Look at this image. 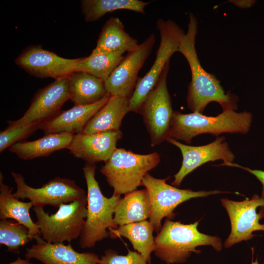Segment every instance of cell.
I'll use <instances>...</instances> for the list:
<instances>
[{"label":"cell","instance_id":"cell-1","mask_svg":"<svg viewBox=\"0 0 264 264\" xmlns=\"http://www.w3.org/2000/svg\"><path fill=\"white\" fill-rule=\"evenodd\" d=\"M198 22L196 17L189 14L188 31L182 37L177 51L186 59L191 72V81L188 86L187 103L193 112L202 114L211 102L220 104L223 110L237 109L238 97L226 93L216 76L202 67L196 49Z\"/></svg>","mask_w":264,"mask_h":264},{"label":"cell","instance_id":"cell-2","mask_svg":"<svg viewBox=\"0 0 264 264\" xmlns=\"http://www.w3.org/2000/svg\"><path fill=\"white\" fill-rule=\"evenodd\" d=\"M198 221L183 224L166 219L154 238V255L167 264L185 263L192 253L199 254L196 248L210 245L217 251L222 248L220 238L206 235L198 229Z\"/></svg>","mask_w":264,"mask_h":264},{"label":"cell","instance_id":"cell-3","mask_svg":"<svg viewBox=\"0 0 264 264\" xmlns=\"http://www.w3.org/2000/svg\"><path fill=\"white\" fill-rule=\"evenodd\" d=\"M252 115L247 111L223 110L216 116L192 112L183 114L174 111L169 137L190 144L194 137L202 133L218 136L222 133L246 134L251 127Z\"/></svg>","mask_w":264,"mask_h":264},{"label":"cell","instance_id":"cell-4","mask_svg":"<svg viewBox=\"0 0 264 264\" xmlns=\"http://www.w3.org/2000/svg\"><path fill=\"white\" fill-rule=\"evenodd\" d=\"M96 166L86 163L83 168L87 187V215L80 236L82 248H91L109 236V229L118 226L113 220L115 206L120 196L107 198L102 194L95 177Z\"/></svg>","mask_w":264,"mask_h":264},{"label":"cell","instance_id":"cell-5","mask_svg":"<svg viewBox=\"0 0 264 264\" xmlns=\"http://www.w3.org/2000/svg\"><path fill=\"white\" fill-rule=\"evenodd\" d=\"M159 162L160 155L156 152L141 154L116 148L102 166L100 172L113 188L112 196H120L142 186L145 175Z\"/></svg>","mask_w":264,"mask_h":264},{"label":"cell","instance_id":"cell-6","mask_svg":"<svg viewBox=\"0 0 264 264\" xmlns=\"http://www.w3.org/2000/svg\"><path fill=\"white\" fill-rule=\"evenodd\" d=\"M87 197L61 204L56 213L49 214L44 207L33 206L35 222L42 238L47 242H71L80 237L87 215Z\"/></svg>","mask_w":264,"mask_h":264},{"label":"cell","instance_id":"cell-7","mask_svg":"<svg viewBox=\"0 0 264 264\" xmlns=\"http://www.w3.org/2000/svg\"><path fill=\"white\" fill-rule=\"evenodd\" d=\"M156 26L160 36V42L155 59L150 70L139 78L130 98V111L139 112L140 108L148 94L155 86L170 58L177 52L184 31L174 21L158 19Z\"/></svg>","mask_w":264,"mask_h":264},{"label":"cell","instance_id":"cell-8","mask_svg":"<svg viewBox=\"0 0 264 264\" xmlns=\"http://www.w3.org/2000/svg\"><path fill=\"white\" fill-rule=\"evenodd\" d=\"M168 179L157 178L148 173L142 179V186L148 193L151 203L149 221L156 233L162 227L163 219H173L176 215L174 210L181 203L193 198L226 193L218 190L194 191L181 189L167 184L166 181Z\"/></svg>","mask_w":264,"mask_h":264},{"label":"cell","instance_id":"cell-9","mask_svg":"<svg viewBox=\"0 0 264 264\" xmlns=\"http://www.w3.org/2000/svg\"><path fill=\"white\" fill-rule=\"evenodd\" d=\"M169 67L170 62L139 110L150 135L152 147L160 144L169 137L174 111L167 85Z\"/></svg>","mask_w":264,"mask_h":264},{"label":"cell","instance_id":"cell-10","mask_svg":"<svg viewBox=\"0 0 264 264\" xmlns=\"http://www.w3.org/2000/svg\"><path fill=\"white\" fill-rule=\"evenodd\" d=\"M11 175L17 187L13 196L18 199H29L33 207L49 205L58 208L61 204L87 196L85 191L69 178L56 177L40 188H34L26 183L22 175L12 172Z\"/></svg>","mask_w":264,"mask_h":264},{"label":"cell","instance_id":"cell-11","mask_svg":"<svg viewBox=\"0 0 264 264\" xmlns=\"http://www.w3.org/2000/svg\"><path fill=\"white\" fill-rule=\"evenodd\" d=\"M220 200L228 213L231 223V232L224 242L225 247L228 248L242 241L251 239L254 231H264V224H261L259 221L264 217V210L259 213L257 212L258 207H264V199L254 195L251 199L241 201L228 198H221Z\"/></svg>","mask_w":264,"mask_h":264},{"label":"cell","instance_id":"cell-12","mask_svg":"<svg viewBox=\"0 0 264 264\" xmlns=\"http://www.w3.org/2000/svg\"><path fill=\"white\" fill-rule=\"evenodd\" d=\"M81 58H65L44 49L41 45H31L25 48L14 62L32 76L55 80L67 77L75 71Z\"/></svg>","mask_w":264,"mask_h":264},{"label":"cell","instance_id":"cell-13","mask_svg":"<svg viewBox=\"0 0 264 264\" xmlns=\"http://www.w3.org/2000/svg\"><path fill=\"white\" fill-rule=\"evenodd\" d=\"M155 42L151 34L133 50L128 52L105 82L106 91L111 96L130 98L137 82L138 73L151 54Z\"/></svg>","mask_w":264,"mask_h":264},{"label":"cell","instance_id":"cell-14","mask_svg":"<svg viewBox=\"0 0 264 264\" xmlns=\"http://www.w3.org/2000/svg\"><path fill=\"white\" fill-rule=\"evenodd\" d=\"M69 99L68 78L55 80L34 95L30 105L23 116L16 120H8V125H25L42 123L57 114Z\"/></svg>","mask_w":264,"mask_h":264},{"label":"cell","instance_id":"cell-15","mask_svg":"<svg viewBox=\"0 0 264 264\" xmlns=\"http://www.w3.org/2000/svg\"><path fill=\"white\" fill-rule=\"evenodd\" d=\"M166 140L180 149L183 157L181 166L174 175V180L172 182L174 186H179L186 176L205 163L221 160L223 161L221 165H226L233 163L235 160V155L223 136L217 137L208 144L199 146L183 144L170 137Z\"/></svg>","mask_w":264,"mask_h":264},{"label":"cell","instance_id":"cell-16","mask_svg":"<svg viewBox=\"0 0 264 264\" xmlns=\"http://www.w3.org/2000/svg\"><path fill=\"white\" fill-rule=\"evenodd\" d=\"M122 136L120 130L91 134L81 132L74 135L67 149L75 157L88 163L105 162L116 149L117 143Z\"/></svg>","mask_w":264,"mask_h":264},{"label":"cell","instance_id":"cell-17","mask_svg":"<svg viewBox=\"0 0 264 264\" xmlns=\"http://www.w3.org/2000/svg\"><path fill=\"white\" fill-rule=\"evenodd\" d=\"M24 257L43 264H97L100 259L92 252H78L70 244L49 243L43 239L26 248Z\"/></svg>","mask_w":264,"mask_h":264},{"label":"cell","instance_id":"cell-18","mask_svg":"<svg viewBox=\"0 0 264 264\" xmlns=\"http://www.w3.org/2000/svg\"><path fill=\"white\" fill-rule=\"evenodd\" d=\"M110 96L108 93L102 99L93 104L74 105L69 110L60 111L53 117L42 122L40 129L43 131L44 134L81 133L88 121L108 102Z\"/></svg>","mask_w":264,"mask_h":264},{"label":"cell","instance_id":"cell-19","mask_svg":"<svg viewBox=\"0 0 264 264\" xmlns=\"http://www.w3.org/2000/svg\"><path fill=\"white\" fill-rule=\"evenodd\" d=\"M3 175L0 174V219H12L24 225L29 230L31 240L36 242L41 241L40 229L33 221L30 214V209L33 207L32 203L22 202L15 198L10 187L3 182Z\"/></svg>","mask_w":264,"mask_h":264},{"label":"cell","instance_id":"cell-20","mask_svg":"<svg viewBox=\"0 0 264 264\" xmlns=\"http://www.w3.org/2000/svg\"><path fill=\"white\" fill-rule=\"evenodd\" d=\"M129 103V98L111 95L88 121L82 132L91 134L119 130L123 118L130 111Z\"/></svg>","mask_w":264,"mask_h":264},{"label":"cell","instance_id":"cell-21","mask_svg":"<svg viewBox=\"0 0 264 264\" xmlns=\"http://www.w3.org/2000/svg\"><path fill=\"white\" fill-rule=\"evenodd\" d=\"M74 135L67 132L44 134L32 141L17 142L10 146L8 150L23 160L45 157L58 150L67 149Z\"/></svg>","mask_w":264,"mask_h":264},{"label":"cell","instance_id":"cell-22","mask_svg":"<svg viewBox=\"0 0 264 264\" xmlns=\"http://www.w3.org/2000/svg\"><path fill=\"white\" fill-rule=\"evenodd\" d=\"M138 45L137 40L126 32L121 20L112 17L103 26L92 51L106 53L129 52Z\"/></svg>","mask_w":264,"mask_h":264},{"label":"cell","instance_id":"cell-23","mask_svg":"<svg viewBox=\"0 0 264 264\" xmlns=\"http://www.w3.org/2000/svg\"><path fill=\"white\" fill-rule=\"evenodd\" d=\"M118 200L113 220L118 226L147 220L151 213V203L146 189L135 190Z\"/></svg>","mask_w":264,"mask_h":264},{"label":"cell","instance_id":"cell-24","mask_svg":"<svg viewBox=\"0 0 264 264\" xmlns=\"http://www.w3.org/2000/svg\"><path fill=\"white\" fill-rule=\"evenodd\" d=\"M68 78L69 100L74 105L93 104L108 93L105 82L87 72L74 71Z\"/></svg>","mask_w":264,"mask_h":264},{"label":"cell","instance_id":"cell-25","mask_svg":"<svg viewBox=\"0 0 264 264\" xmlns=\"http://www.w3.org/2000/svg\"><path fill=\"white\" fill-rule=\"evenodd\" d=\"M154 231L149 220H145L118 226L116 229L110 228L109 233L111 239L120 237L127 239L135 251L146 259L148 264H151V255L154 249Z\"/></svg>","mask_w":264,"mask_h":264},{"label":"cell","instance_id":"cell-26","mask_svg":"<svg viewBox=\"0 0 264 264\" xmlns=\"http://www.w3.org/2000/svg\"><path fill=\"white\" fill-rule=\"evenodd\" d=\"M80 3L85 21L93 22L108 13L119 10H128L144 14L145 8L150 1L139 0H83Z\"/></svg>","mask_w":264,"mask_h":264},{"label":"cell","instance_id":"cell-27","mask_svg":"<svg viewBox=\"0 0 264 264\" xmlns=\"http://www.w3.org/2000/svg\"><path fill=\"white\" fill-rule=\"evenodd\" d=\"M123 53H98L92 51L88 56L81 58L75 71L87 72L105 82L124 58Z\"/></svg>","mask_w":264,"mask_h":264},{"label":"cell","instance_id":"cell-28","mask_svg":"<svg viewBox=\"0 0 264 264\" xmlns=\"http://www.w3.org/2000/svg\"><path fill=\"white\" fill-rule=\"evenodd\" d=\"M31 240L29 230L24 225L8 219L0 221V244L7 247V251L19 254L21 246Z\"/></svg>","mask_w":264,"mask_h":264},{"label":"cell","instance_id":"cell-29","mask_svg":"<svg viewBox=\"0 0 264 264\" xmlns=\"http://www.w3.org/2000/svg\"><path fill=\"white\" fill-rule=\"evenodd\" d=\"M41 124L37 122L25 125H8L0 132V152H3L13 144L30 136L40 129Z\"/></svg>","mask_w":264,"mask_h":264},{"label":"cell","instance_id":"cell-30","mask_svg":"<svg viewBox=\"0 0 264 264\" xmlns=\"http://www.w3.org/2000/svg\"><path fill=\"white\" fill-rule=\"evenodd\" d=\"M97 264H148V263L137 251L129 250L126 255H121L115 250L108 249L104 251Z\"/></svg>","mask_w":264,"mask_h":264},{"label":"cell","instance_id":"cell-31","mask_svg":"<svg viewBox=\"0 0 264 264\" xmlns=\"http://www.w3.org/2000/svg\"><path fill=\"white\" fill-rule=\"evenodd\" d=\"M226 165L240 168L255 176L262 184V192L261 196L260 197L264 199V171L259 170H252L247 167L242 166L234 163H228Z\"/></svg>","mask_w":264,"mask_h":264},{"label":"cell","instance_id":"cell-32","mask_svg":"<svg viewBox=\"0 0 264 264\" xmlns=\"http://www.w3.org/2000/svg\"><path fill=\"white\" fill-rule=\"evenodd\" d=\"M9 264H33L30 261V260L27 259H21L20 257L14 261L10 263Z\"/></svg>","mask_w":264,"mask_h":264},{"label":"cell","instance_id":"cell-33","mask_svg":"<svg viewBox=\"0 0 264 264\" xmlns=\"http://www.w3.org/2000/svg\"><path fill=\"white\" fill-rule=\"evenodd\" d=\"M251 264H259L257 260L256 259L255 261H252Z\"/></svg>","mask_w":264,"mask_h":264}]
</instances>
